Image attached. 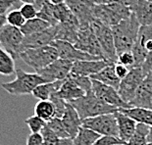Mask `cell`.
Here are the masks:
<instances>
[{
    "instance_id": "6da1fadb",
    "label": "cell",
    "mask_w": 152,
    "mask_h": 145,
    "mask_svg": "<svg viewBox=\"0 0 152 145\" xmlns=\"http://www.w3.org/2000/svg\"><path fill=\"white\" fill-rule=\"evenodd\" d=\"M140 28V25L138 24L134 13L130 18L123 20L118 25L112 27L115 47L118 55L132 50V47L137 41Z\"/></svg>"
},
{
    "instance_id": "7a4b0ae2",
    "label": "cell",
    "mask_w": 152,
    "mask_h": 145,
    "mask_svg": "<svg viewBox=\"0 0 152 145\" xmlns=\"http://www.w3.org/2000/svg\"><path fill=\"white\" fill-rule=\"evenodd\" d=\"M69 103L77 110L82 121L101 115L114 114L118 111V108L108 105L107 103L99 99L93 93L92 89L87 92L83 97H80Z\"/></svg>"
},
{
    "instance_id": "3957f363",
    "label": "cell",
    "mask_w": 152,
    "mask_h": 145,
    "mask_svg": "<svg viewBox=\"0 0 152 145\" xmlns=\"http://www.w3.org/2000/svg\"><path fill=\"white\" fill-rule=\"evenodd\" d=\"M16 79L12 82H4L1 87L13 96L33 94L35 87L46 83L37 73H27L22 69L16 70Z\"/></svg>"
},
{
    "instance_id": "277c9868",
    "label": "cell",
    "mask_w": 152,
    "mask_h": 145,
    "mask_svg": "<svg viewBox=\"0 0 152 145\" xmlns=\"http://www.w3.org/2000/svg\"><path fill=\"white\" fill-rule=\"evenodd\" d=\"M19 58L24 61L28 66L34 69L35 72H38L56 61L59 58V55L56 48L51 45H47L44 47L23 51Z\"/></svg>"
},
{
    "instance_id": "5b68a950",
    "label": "cell",
    "mask_w": 152,
    "mask_h": 145,
    "mask_svg": "<svg viewBox=\"0 0 152 145\" xmlns=\"http://www.w3.org/2000/svg\"><path fill=\"white\" fill-rule=\"evenodd\" d=\"M91 27L101 47L104 60L111 64H116L118 62V54L115 47L112 28L96 20L91 23Z\"/></svg>"
},
{
    "instance_id": "8992f818",
    "label": "cell",
    "mask_w": 152,
    "mask_h": 145,
    "mask_svg": "<svg viewBox=\"0 0 152 145\" xmlns=\"http://www.w3.org/2000/svg\"><path fill=\"white\" fill-rule=\"evenodd\" d=\"M82 127L89 128L100 134L101 136L109 135V136H115L119 138V128L115 113L86 119L83 121Z\"/></svg>"
},
{
    "instance_id": "52a82bcc",
    "label": "cell",
    "mask_w": 152,
    "mask_h": 145,
    "mask_svg": "<svg viewBox=\"0 0 152 145\" xmlns=\"http://www.w3.org/2000/svg\"><path fill=\"white\" fill-rule=\"evenodd\" d=\"M25 35L20 28L7 24L0 30V44L2 48L16 59L22 53V43Z\"/></svg>"
},
{
    "instance_id": "ba28073f",
    "label": "cell",
    "mask_w": 152,
    "mask_h": 145,
    "mask_svg": "<svg viewBox=\"0 0 152 145\" xmlns=\"http://www.w3.org/2000/svg\"><path fill=\"white\" fill-rule=\"evenodd\" d=\"M75 47L83 52L89 54V55L104 60L101 47H100L97 37L92 30L91 25L80 27Z\"/></svg>"
},
{
    "instance_id": "9c48e42d",
    "label": "cell",
    "mask_w": 152,
    "mask_h": 145,
    "mask_svg": "<svg viewBox=\"0 0 152 145\" xmlns=\"http://www.w3.org/2000/svg\"><path fill=\"white\" fill-rule=\"evenodd\" d=\"M145 77L146 76L143 73L142 68H132L130 70L128 76L121 80L118 92L126 103L129 104L134 99L137 90L140 86Z\"/></svg>"
},
{
    "instance_id": "30bf717a",
    "label": "cell",
    "mask_w": 152,
    "mask_h": 145,
    "mask_svg": "<svg viewBox=\"0 0 152 145\" xmlns=\"http://www.w3.org/2000/svg\"><path fill=\"white\" fill-rule=\"evenodd\" d=\"M73 65V61L58 58L49 66L35 73H37L41 78L44 79L46 82H56V80H65L71 74Z\"/></svg>"
},
{
    "instance_id": "8fae6325",
    "label": "cell",
    "mask_w": 152,
    "mask_h": 145,
    "mask_svg": "<svg viewBox=\"0 0 152 145\" xmlns=\"http://www.w3.org/2000/svg\"><path fill=\"white\" fill-rule=\"evenodd\" d=\"M92 82V91L97 96L99 99H101L103 102L107 103L108 105L114 106L118 109H128L131 108L128 103H126L120 96L117 89L111 87L109 85H106L104 83L97 82V80L91 79Z\"/></svg>"
},
{
    "instance_id": "7c38bea8",
    "label": "cell",
    "mask_w": 152,
    "mask_h": 145,
    "mask_svg": "<svg viewBox=\"0 0 152 145\" xmlns=\"http://www.w3.org/2000/svg\"><path fill=\"white\" fill-rule=\"evenodd\" d=\"M67 6L82 26H89L94 21L93 9L95 3L93 0H67Z\"/></svg>"
},
{
    "instance_id": "4fadbf2b",
    "label": "cell",
    "mask_w": 152,
    "mask_h": 145,
    "mask_svg": "<svg viewBox=\"0 0 152 145\" xmlns=\"http://www.w3.org/2000/svg\"><path fill=\"white\" fill-rule=\"evenodd\" d=\"M51 46L56 48L58 55L61 59L70 60L73 62H77V61H92V60H102L98 57L91 56L89 54L83 52L79 49H77L75 45L71 44L67 41L62 40H54L52 43L50 44Z\"/></svg>"
},
{
    "instance_id": "5bb4252c",
    "label": "cell",
    "mask_w": 152,
    "mask_h": 145,
    "mask_svg": "<svg viewBox=\"0 0 152 145\" xmlns=\"http://www.w3.org/2000/svg\"><path fill=\"white\" fill-rule=\"evenodd\" d=\"M56 27H50L40 33L27 35L22 43V52L28 49H34L50 45L56 37Z\"/></svg>"
},
{
    "instance_id": "9a60e30c",
    "label": "cell",
    "mask_w": 152,
    "mask_h": 145,
    "mask_svg": "<svg viewBox=\"0 0 152 145\" xmlns=\"http://www.w3.org/2000/svg\"><path fill=\"white\" fill-rule=\"evenodd\" d=\"M56 37L55 40L67 41L75 45L77 39V35L80 30V24L74 14L66 22L60 23L56 26Z\"/></svg>"
},
{
    "instance_id": "2e32d148",
    "label": "cell",
    "mask_w": 152,
    "mask_h": 145,
    "mask_svg": "<svg viewBox=\"0 0 152 145\" xmlns=\"http://www.w3.org/2000/svg\"><path fill=\"white\" fill-rule=\"evenodd\" d=\"M129 105L131 108L137 107L152 110V74L149 73L144 78L134 99L129 103Z\"/></svg>"
},
{
    "instance_id": "e0dca14e",
    "label": "cell",
    "mask_w": 152,
    "mask_h": 145,
    "mask_svg": "<svg viewBox=\"0 0 152 145\" xmlns=\"http://www.w3.org/2000/svg\"><path fill=\"white\" fill-rule=\"evenodd\" d=\"M109 63L105 60H92V61H77L74 62V65L71 71V74L82 77H88L98 74L100 71L109 65Z\"/></svg>"
},
{
    "instance_id": "ac0fdd59",
    "label": "cell",
    "mask_w": 152,
    "mask_h": 145,
    "mask_svg": "<svg viewBox=\"0 0 152 145\" xmlns=\"http://www.w3.org/2000/svg\"><path fill=\"white\" fill-rule=\"evenodd\" d=\"M61 120L63 122V125L65 127V130L69 134L70 138L74 139L76 137L77 133H79L80 128H82L83 121L80 118L77 110L69 102H67L66 111L64 113Z\"/></svg>"
},
{
    "instance_id": "d6986e66",
    "label": "cell",
    "mask_w": 152,
    "mask_h": 145,
    "mask_svg": "<svg viewBox=\"0 0 152 145\" xmlns=\"http://www.w3.org/2000/svg\"><path fill=\"white\" fill-rule=\"evenodd\" d=\"M86 94V93L85 92V90L80 88L75 82V79L72 78V76L69 75V77L64 80V83L59 89V91L55 93L54 95L65 100L66 102H71L83 97Z\"/></svg>"
},
{
    "instance_id": "ffe728a7",
    "label": "cell",
    "mask_w": 152,
    "mask_h": 145,
    "mask_svg": "<svg viewBox=\"0 0 152 145\" xmlns=\"http://www.w3.org/2000/svg\"><path fill=\"white\" fill-rule=\"evenodd\" d=\"M115 117L117 119L118 128H119V138L123 142L127 144L134 134L137 123L132 120L129 116L125 115L124 113L117 111L115 113Z\"/></svg>"
},
{
    "instance_id": "44dd1931",
    "label": "cell",
    "mask_w": 152,
    "mask_h": 145,
    "mask_svg": "<svg viewBox=\"0 0 152 145\" xmlns=\"http://www.w3.org/2000/svg\"><path fill=\"white\" fill-rule=\"evenodd\" d=\"M93 17H94V20L111 28L123 21L121 17L116 14V12H114L109 5L95 4L94 9H93Z\"/></svg>"
},
{
    "instance_id": "7402d4cb",
    "label": "cell",
    "mask_w": 152,
    "mask_h": 145,
    "mask_svg": "<svg viewBox=\"0 0 152 145\" xmlns=\"http://www.w3.org/2000/svg\"><path fill=\"white\" fill-rule=\"evenodd\" d=\"M140 27L152 25V3L147 0H138L132 9Z\"/></svg>"
},
{
    "instance_id": "603a6c76",
    "label": "cell",
    "mask_w": 152,
    "mask_h": 145,
    "mask_svg": "<svg viewBox=\"0 0 152 145\" xmlns=\"http://www.w3.org/2000/svg\"><path fill=\"white\" fill-rule=\"evenodd\" d=\"M91 79L97 80L106 85H109L115 89H119L121 79L118 78L115 72V64H109L104 69L101 70L98 74H95L90 77Z\"/></svg>"
},
{
    "instance_id": "cb8c5ba5",
    "label": "cell",
    "mask_w": 152,
    "mask_h": 145,
    "mask_svg": "<svg viewBox=\"0 0 152 145\" xmlns=\"http://www.w3.org/2000/svg\"><path fill=\"white\" fill-rule=\"evenodd\" d=\"M64 83V80H56L52 82H46L38 85L34 90L33 95L35 98L39 99V101H46L50 100L55 93L59 91L61 86Z\"/></svg>"
},
{
    "instance_id": "d4e9b609",
    "label": "cell",
    "mask_w": 152,
    "mask_h": 145,
    "mask_svg": "<svg viewBox=\"0 0 152 145\" xmlns=\"http://www.w3.org/2000/svg\"><path fill=\"white\" fill-rule=\"evenodd\" d=\"M118 111L129 116L137 124H144L152 127V110L150 109L132 107L128 109H118Z\"/></svg>"
},
{
    "instance_id": "484cf974",
    "label": "cell",
    "mask_w": 152,
    "mask_h": 145,
    "mask_svg": "<svg viewBox=\"0 0 152 145\" xmlns=\"http://www.w3.org/2000/svg\"><path fill=\"white\" fill-rule=\"evenodd\" d=\"M51 26L47 22L37 17L34 19H31V20L26 21L25 25L23 26L20 30L23 33V34L25 36H27V35H31L34 34L40 33V31H43L45 30H47V28H49Z\"/></svg>"
},
{
    "instance_id": "4316f807",
    "label": "cell",
    "mask_w": 152,
    "mask_h": 145,
    "mask_svg": "<svg viewBox=\"0 0 152 145\" xmlns=\"http://www.w3.org/2000/svg\"><path fill=\"white\" fill-rule=\"evenodd\" d=\"M101 135L89 128L82 127L76 137L74 138V145H93Z\"/></svg>"
},
{
    "instance_id": "83f0119b",
    "label": "cell",
    "mask_w": 152,
    "mask_h": 145,
    "mask_svg": "<svg viewBox=\"0 0 152 145\" xmlns=\"http://www.w3.org/2000/svg\"><path fill=\"white\" fill-rule=\"evenodd\" d=\"M15 73V59L0 46V75L8 77Z\"/></svg>"
},
{
    "instance_id": "f1b7e54d",
    "label": "cell",
    "mask_w": 152,
    "mask_h": 145,
    "mask_svg": "<svg viewBox=\"0 0 152 145\" xmlns=\"http://www.w3.org/2000/svg\"><path fill=\"white\" fill-rule=\"evenodd\" d=\"M149 125L144 124H137V128L131 139L126 145H145L147 143V137L150 131Z\"/></svg>"
},
{
    "instance_id": "f546056e",
    "label": "cell",
    "mask_w": 152,
    "mask_h": 145,
    "mask_svg": "<svg viewBox=\"0 0 152 145\" xmlns=\"http://www.w3.org/2000/svg\"><path fill=\"white\" fill-rule=\"evenodd\" d=\"M34 112L37 117L42 119L46 123L49 122L50 120H52L53 118H55L54 105L50 100L37 102V105H35Z\"/></svg>"
},
{
    "instance_id": "4dcf8cb0",
    "label": "cell",
    "mask_w": 152,
    "mask_h": 145,
    "mask_svg": "<svg viewBox=\"0 0 152 145\" xmlns=\"http://www.w3.org/2000/svg\"><path fill=\"white\" fill-rule=\"evenodd\" d=\"M37 17L47 22L51 27H56L58 25V23L55 20L53 15V4H51L50 2L45 4L40 10H38Z\"/></svg>"
},
{
    "instance_id": "1f68e13d",
    "label": "cell",
    "mask_w": 152,
    "mask_h": 145,
    "mask_svg": "<svg viewBox=\"0 0 152 145\" xmlns=\"http://www.w3.org/2000/svg\"><path fill=\"white\" fill-rule=\"evenodd\" d=\"M53 15L56 22L60 24L66 22L73 15V13L71 12L66 3H64V4L53 5Z\"/></svg>"
},
{
    "instance_id": "d6a6232c",
    "label": "cell",
    "mask_w": 152,
    "mask_h": 145,
    "mask_svg": "<svg viewBox=\"0 0 152 145\" xmlns=\"http://www.w3.org/2000/svg\"><path fill=\"white\" fill-rule=\"evenodd\" d=\"M47 127L50 128L59 138H69V134L65 130V127L63 125V122L59 118H53L52 120L46 123Z\"/></svg>"
},
{
    "instance_id": "836d02e7",
    "label": "cell",
    "mask_w": 152,
    "mask_h": 145,
    "mask_svg": "<svg viewBox=\"0 0 152 145\" xmlns=\"http://www.w3.org/2000/svg\"><path fill=\"white\" fill-rule=\"evenodd\" d=\"M6 16H7L8 24L13 26V27H15V28H21L23 26L25 25L26 21H27L24 18V16L22 15L20 9H14V10H11Z\"/></svg>"
},
{
    "instance_id": "e575fe53",
    "label": "cell",
    "mask_w": 152,
    "mask_h": 145,
    "mask_svg": "<svg viewBox=\"0 0 152 145\" xmlns=\"http://www.w3.org/2000/svg\"><path fill=\"white\" fill-rule=\"evenodd\" d=\"M25 123L30 128L31 133H40L42 128L46 125V122L43 121L39 117H37V115L31 116L28 119H26Z\"/></svg>"
},
{
    "instance_id": "d590c367",
    "label": "cell",
    "mask_w": 152,
    "mask_h": 145,
    "mask_svg": "<svg viewBox=\"0 0 152 145\" xmlns=\"http://www.w3.org/2000/svg\"><path fill=\"white\" fill-rule=\"evenodd\" d=\"M40 134L42 135L43 143H45L46 145H56L60 139L56 135V133H55L50 128L47 127V125L42 128Z\"/></svg>"
},
{
    "instance_id": "8d00e7d4",
    "label": "cell",
    "mask_w": 152,
    "mask_h": 145,
    "mask_svg": "<svg viewBox=\"0 0 152 145\" xmlns=\"http://www.w3.org/2000/svg\"><path fill=\"white\" fill-rule=\"evenodd\" d=\"M50 101L53 103L54 109H55V118L62 119L64 113L66 111V106L67 102L63 99L57 97L56 95H52V97L50 98Z\"/></svg>"
},
{
    "instance_id": "74e56055",
    "label": "cell",
    "mask_w": 152,
    "mask_h": 145,
    "mask_svg": "<svg viewBox=\"0 0 152 145\" xmlns=\"http://www.w3.org/2000/svg\"><path fill=\"white\" fill-rule=\"evenodd\" d=\"M119 64H122L129 69H132L134 67V57L132 51H128V52L121 53L118 55V62Z\"/></svg>"
},
{
    "instance_id": "f35d334b",
    "label": "cell",
    "mask_w": 152,
    "mask_h": 145,
    "mask_svg": "<svg viewBox=\"0 0 152 145\" xmlns=\"http://www.w3.org/2000/svg\"><path fill=\"white\" fill-rule=\"evenodd\" d=\"M20 11L27 21L37 18L38 12L37 9L35 8L34 4H23L20 7Z\"/></svg>"
},
{
    "instance_id": "ab89813d",
    "label": "cell",
    "mask_w": 152,
    "mask_h": 145,
    "mask_svg": "<svg viewBox=\"0 0 152 145\" xmlns=\"http://www.w3.org/2000/svg\"><path fill=\"white\" fill-rule=\"evenodd\" d=\"M138 0H93L95 4H101V5H109L112 3H121V4L127 6L131 10L134 7Z\"/></svg>"
},
{
    "instance_id": "60d3db41",
    "label": "cell",
    "mask_w": 152,
    "mask_h": 145,
    "mask_svg": "<svg viewBox=\"0 0 152 145\" xmlns=\"http://www.w3.org/2000/svg\"><path fill=\"white\" fill-rule=\"evenodd\" d=\"M120 144H126V143L123 142L118 137L104 135V136H100L99 139L93 145H120Z\"/></svg>"
},
{
    "instance_id": "b9f144b4",
    "label": "cell",
    "mask_w": 152,
    "mask_h": 145,
    "mask_svg": "<svg viewBox=\"0 0 152 145\" xmlns=\"http://www.w3.org/2000/svg\"><path fill=\"white\" fill-rule=\"evenodd\" d=\"M18 2L17 0H0V15H6L9 10L18 5Z\"/></svg>"
},
{
    "instance_id": "7bdbcfd3",
    "label": "cell",
    "mask_w": 152,
    "mask_h": 145,
    "mask_svg": "<svg viewBox=\"0 0 152 145\" xmlns=\"http://www.w3.org/2000/svg\"><path fill=\"white\" fill-rule=\"evenodd\" d=\"M115 72H116V75L118 76V78L122 80L128 76L129 72H130V69H129L128 67L122 65V64L116 63L115 64Z\"/></svg>"
},
{
    "instance_id": "ee69618b",
    "label": "cell",
    "mask_w": 152,
    "mask_h": 145,
    "mask_svg": "<svg viewBox=\"0 0 152 145\" xmlns=\"http://www.w3.org/2000/svg\"><path fill=\"white\" fill-rule=\"evenodd\" d=\"M42 143L43 138L40 133H31L28 135L26 145H41Z\"/></svg>"
},
{
    "instance_id": "f6af8a7d",
    "label": "cell",
    "mask_w": 152,
    "mask_h": 145,
    "mask_svg": "<svg viewBox=\"0 0 152 145\" xmlns=\"http://www.w3.org/2000/svg\"><path fill=\"white\" fill-rule=\"evenodd\" d=\"M56 145H74V140L72 138H60Z\"/></svg>"
},
{
    "instance_id": "bcb514c9",
    "label": "cell",
    "mask_w": 152,
    "mask_h": 145,
    "mask_svg": "<svg viewBox=\"0 0 152 145\" xmlns=\"http://www.w3.org/2000/svg\"><path fill=\"white\" fill-rule=\"evenodd\" d=\"M47 3H49V0H35L34 1V6L35 8L38 10H40L41 8L43 7L45 4H47Z\"/></svg>"
},
{
    "instance_id": "7dc6e473",
    "label": "cell",
    "mask_w": 152,
    "mask_h": 145,
    "mask_svg": "<svg viewBox=\"0 0 152 145\" xmlns=\"http://www.w3.org/2000/svg\"><path fill=\"white\" fill-rule=\"evenodd\" d=\"M7 16L6 15H0V30L4 27V26L7 25Z\"/></svg>"
},
{
    "instance_id": "c3c4849f",
    "label": "cell",
    "mask_w": 152,
    "mask_h": 145,
    "mask_svg": "<svg viewBox=\"0 0 152 145\" xmlns=\"http://www.w3.org/2000/svg\"><path fill=\"white\" fill-rule=\"evenodd\" d=\"M67 0H49V2L53 5H59V4H64L66 3Z\"/></svg>"
},
{
    "instance_id": "681fc988",
    "label": "cell",
    "mask_w": 152,
    "mask_h": 145,
    "mask_svg": "<svg viewBox=\"0 0 152 145\" xmlns=\"http://www.w3.org/2000/svg\"><path fill=\"white\" fill-rule=\"evenodd\" d=\"M17 1L24 3V4H34L35 0H17Z\"/></svg>"
},
{
    "instance_id": "f907efd6",
    "label": "cell",
    "mask_w": 152,
    "mask_h": 145,
    "mask_svg": "<svg viewBox=\"0 0 152 145\" xmlns=\"http://www.w3.org/2000/svg\"><path fill=\"white\" fill-rule=\"evenodd\" d=\"M147 142L152 143V127L150 128V131H149V134H148V137H147Z\"/></svg>"
},
{
    "instance_id": "816d5d0a",
    "label": "cell",
    "mask_w": 152,
    "mask_h": 145,
    "mask_svg": "<svg viewBox=\"0 0 152 145\" xmlns=\"http://www.w3.org/2000/svg\"><path fill=\"white\" fill-rule=\"evenodd\" d=\"M145 145H152V143H149V142H147V143L145 144Z\"/></svg>"
},
{
    "instance_id": "f5cc1de1",
    "label": "cell",
    "mask_w": 152,
    "mask_h": 145,
    "mask_svg": "<svg viewBox=\"0 0 152 145\" xmlns=\"http://www.w3.org/2000/svg\"><path fill=\"white\" fill-rule=\"evenodd\" d=\"M147 1H149V2H151V3H152V0H147Z\"/></svg>"
},
{
    "instance_id": "db71d44e",
    "label": "cell",
    "mask_w": 152,
    "mask_h": 145,
    "mask_svg": "<svg viewBox=\"0 0 152 145\" xmlns=\"http://www.w3.org/2000/svg\"><path fill=\"white\" fill-rule=\"evenodd\" d=\"M41 145H46V144H45V143H42V144H41Z\"/></svg>"
},
{
    "instance_id": "11a10c76",
    "label": "cell",
    "mask_w": 152,
    "mask_h": 145,
    "mask_svg": "<svg viewBox=\"0 0 152 145\" xmlns=\"http://www.w3.org/2000/svg\"><path fill=\"white\" fill-rule=\"evenodd\" d=\"M120 145H126V144H120Z\"/></svg>"
}]
</instances>
